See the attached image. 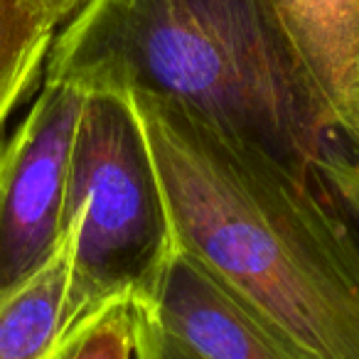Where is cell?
<instances>
[{
    "instance_id": "10",
    "label": "cell",
    "mask_w": 359,
    "mask_h": 359,
    "mask_svg": "<svg viewBox=\"0 0 359 359\" xmlns=\"http://www.w3.org/2000/svg\"><path fill=\"white\" fill-rule=\"evenodd\" d=\"M138 310V342H135V357L138 359H200L192 354L185 344L170 337L160 325L135 303Z\"/></svg>"
},
{
    "instance_id": "6",
    "label": "cell",
    "mask_w": 359,
    "mask_h": 359,
    "mask_svg": "<svg viewBox=\"0 0 359 359\" xmlns=\"http://www.w3.org/2000/svg\"><path fill=\"white\" fill-rule=\"evenodd\" d=\"M271 6L359 148V0H271Z\"/></svg>"
},
{
    "instance_id": "11",
    "label": "cell",
    "mask_w": 359,
    "mask_h": 359,
    "mask_svg": "<svg viewBox=\"0 0 359 359\" xmlns=\"http://www.w3.org/2000/svg\"><path fill=\"white\" fill-rule=\"evenodd\" d=\"M27 3L35 6L40 13H45V15L60 27L62 22L72 20V18L81 11V6H84L86 0H27Z\"/></svg>"
},
{
    "instance_id": "8",
    "label": "cell",
    "mask_w": 359,
    "mask_h": 359,
    "mask_svg": "<svg viewBox=\"0 0 359 359\" xmlns=\"http://www.w3.org/2000/svg\"><path fill=\"white\" fill-rule=\"evenodd\" d=\"M57 25L27 0H0V133L40 81Z\"/></svg>"
},
{
    "instance_id": "1",
    "label": "cell",
    "mask_w": 359,
    "mask_h": 359,
    "mask_svg": "<svg viewBox=\"0 0 359 359\" xmlns=\"http://www.w3.org/2000/svg\"><path fill=\"white\" fill-rule=\"evenodd\" d=\"M45 79L185 106L359 234V148L271 0H86L52 42Z\"/></svg>"
},
{
    "instance_id": "9",
    "label": "cell",
    "mask_w": 359,
    "mask_h": 359,
    "mask_svg": "<svg viewBox=\"0 0 359 359\" xmlns=\"http://www.w3.org/2000/svg\"><path fill=\"white\" fill-rule=\"evenodd\" d=\"M135 342V300L118 298L76 320L47 359H133Z\"/></svg>"
},
{
    "instance_id": "4",
    "label": "cell",
    "mask_w": 359,
    "mask_h": 359,
    "mask_svg": "<svg viewBox=\"0 0 359 359\" xmlns=\"http://www.w3.org/2000/svg\"><path fill=\"white\" fill-rule=\"evenodd\" d=\"M86 91L45 79L0 145V300L40 273L65 241L72 145Z\"/></svg>"
},
{
    "instance_id": "5",
    "label": "cell",
    "mask_w": 359,
    "mask_h": 359,
    "mask_svg": "<svg viewBox=\"0 0 359 359\" xmlns=\"http://www.w3.org/2000/svg\"><path fill=\"white\" fill-rule=\"evenodd\" d=\"M138 305L200 359H305L180 246Z\"/></svg>"
},
{
    "instance_id": "7",
    "label": "cell",
    "mask_w": 359,
    "mask_h": 359,
    "mask_svg": "<svg viewBox=\"0 0 359 359\" xmlns=\"http://www.w3.org/2000/svg\"><path fill=\"white\" fill-rule=\"evenodd\" d=\"M72 231L40 273L0 300V359H47L72 327Z\"/></svg>"
},
{
    "instance_id": "3",
    "label": "cell",
    "mask_w": 359,
    "mask_h": 359,
    "mask_svg": "<svg viewBox=\"0 0 359 359\" xmlns=\"http://www.w3.org/2000/svg\"><path fill=\"white\" fill-rule=\"evenodd\" d=\"M69 323L118 298L148 300L175 234L143 118L128 91H86L67 180Z\"/></svg>"
},
{
    "instance_id": "2",
    "label": "cell",
    "mask_w": 359,
    "mask_h": 359,
    "mask_svg": "<svg viewBox=\"0 0 359 359\" xmlns=\"http://www.w3.org/2000/svg\"><path fill=\"white\" fill-rule=\"evenodd\" d=\"M175 244L305 359H359V234L271 160L168 99L130 94Z\"/></svg>"
}]
</instances>
